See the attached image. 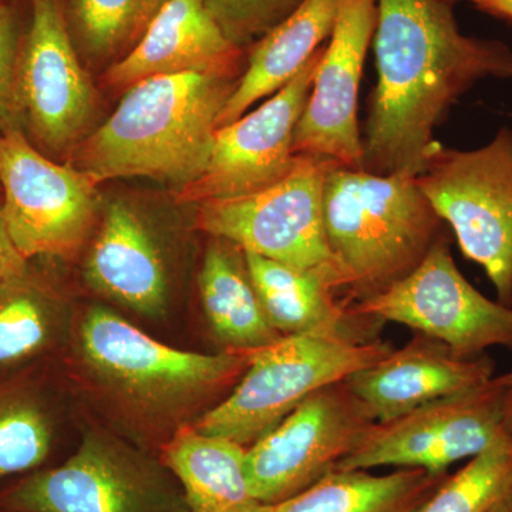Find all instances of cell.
<instances>
[{
  "label": "cell",
  "instance_id": "obj_1",
  "mask_svg": "<svg viewBox=\"0 0 512 512\" xmlns=\"http://www.w3.org/2000/svg\"><path fill=\"white\" fill-rule=\"evenodd\" d=\"M377 84L362 131L363 170L417 177L434 130L485 77L512 79V49L464 35L444 0H377Z\"/></svg>",
  "mask_w": 512,
  "mask_h": 512
},
{
  "label": "cell",
  "instance_id": "obj_2",
  "mask_svg": "<svg viewBox=\"0 0 512 512\" xmlns=\"http://www.w3.org/2000/svg\"><path fill=\"white\" fill-rule=\"evenodd\" d=\"M244 70L154 76L127 90L103 126L72 151L74 167L99 185L147 177L177 190L204 171L218 119Z\"/></svg>",
  "mask_w": 512,
  "mask_h": 512
},
{
  "label": "cell",
  "instance_id": "obj_3",
  "mask_svg": "<svg viewBox=\"0 0 512 512\" xmlns=\"http://www.w3.org/2000/svg\"><path fill=\"white\" fill-rule=\"evenodd\" d=\"M74 350L90 383L121 413L174 431L231 392L251 360L241 350L205 355L171 348L101 306L84 312Z\"/></svg>",
  "mask_w": 512,
  "mask_h": 512
},
{
  "label": "cell",
  "instance_id": "obj_4",
  "mask_svg": "<svg viewBox=\"0 0 512 512\" xmlns=\"http://www.w3.org/2000/svg\"><path fill=\"white\" fill-rule=\"evenodd\" d=\"M326 241L346 305L409 275L447 234L416 177L333 165L323 191Z\"/></svg>",
  "mask_w": 512,
  "mask_h": 512
},
{
  "label": "cell",
  "instance_id": "obj_5",
  "mask_svg": "<svg viewBox=\"0 0 512 512\" xmlns=\"http://www.w3.org/2000/svg\"><path fill=\"white\" fill-rule=\"evenodd\" d=\"M394 350L380 338L302 333L251 352L247 372L194 429L249 447L329 384L375 365Z\"/></svg>",
  "mask_w": 512,
  "mask_h": 512
},
{
  "label": "cell",
  "instance_id": "obj_6",
  "mask_svg": "<svg viewBox=\"0 0 512 512\" xmlns=\"http://www.w3.org/2000/svg\"><path fill=\"white\" fill-rule=\"evenodd\" d=\"M416 183L463 255L483 266L497 301L512 306V130L477 150L439 143Z\"/></svg>",
  "mask_w": 512,
  "mask_h": 512
},
{
  "label": "cell",
  "instance_id": "obj_7",
  "mask_svg": "<svg viewBox=\"0 0 512 512\" xmlns=\"http://www.w3.org/2000/svg\"><path fill=\"white\" fill-rule=\"evenodd\" d=\"M336 164L325 157L296 156L291 171L264 190L197 204L195 227L244 252L325 272L339 291L323 224L326 177Z\"/></svg>",
  "mask_w": 512,
  "mask_h": 512
},
{
  "label": "cell",
  "instance_id": "obj_8",
  "mask_svg": "<svg viewBox=\"0 0 512 512\" xmlns=\"http://www.w3.org/2000/svg\"><path fill=\"white\" fill-rule=\"evenodd\" d=\"M2 512H190L163 468L113 436L90 431L66 463L0 493Z\"/></svg>",
  "mask_w": 512,
  "mask_h": 512
},
{
  "label": "cell",
  "instance_id": "obj_9",
  "mask_svg": "<svg viewBox=\"0 0 512 512\" xmlns=\"http://www.w3.org/2000/svg\"><path fill=\"white\" fill-rule=\"evenodd\" d=\"M494 377L470 392L373 424L335 470L396 467L447 474L458 461L483 453L495 441L512 436V386Z\"/></svg>",
  "mask_w": 512,
  "mask_h": 512
},
{
  "label": "cell",
  "instance_id": "obj_10",
  "mask_svg": "<svg viewBox=\"0 0 512 512\" xmlns=\"http://www.w3.org/2000/svg\"><path fill=\"white\" fill-rule=\"evenodd\" d=\"M97 184L33 146L23 130L0 133V198L6 227L28 261L70 259L97 218Z\"/></svg>",
  "mask_w": 512,
  "mask_h": 512
},
{
  "label": "cell",
  "instance_id": "obj_11",
  "mask_svg": "<svg viewBox=\"0 0 512 512\" xmlns=\"http://www.w3.org/2000/svg\"><path fill=\"white\" fill-rule=\"evenodd\" d=\"M355 315L394 322L443 342L457 356L512 349V306L491 301L464 278L444 235L409 275L384 291L350 303Z\"/></svg>",
  "mask_w": 512,
  "mask_h": 512
},
{
  "label": "cell",
  "instance_id": "obj_12",
  "mask_svg": "<svg viewBox=\"0 0 512 512\" xmlns=\"http://www.w3.org/2000/svg\"><path fill=\"white\" fill-rule=\"evenodd\" d=\"M373 424L345 380L311 394L247 448L252 497L274 504L302 493L353 453Z\"/></svg>",
  "mask_w": 512,
  "mask_h": 512
},
{
  "label": "cell",
  "instance_id": "obj_13",
  "mask_svg": "<svg viewBox=\"0 0 512 512\" xmlns=\"http://www.w3.org/2000/svg\"><path fill=\"white\" fill-rule=\"evenodd\" d=\"M325 45L295 77L258 109L220 127L204 171L177 190L181 204L241 197L278 183L296 156L293 138Z\"/></svg>",
  "mask_w": 512,
  "mask_h": 512
},
{
  "label": "cell",
  "instance_id": "obj_14",
  "mask_svg": "<svg viewBox=\"0 0 512 512\" xmlns=\"http://www.w3.org/2000/svg\"><path fill=\"white\" fill-rule=\"evenodd\" d=\"M32 23L19 50L23 121L36 148L73 151L92 120L96 96L77 59L60 0H30Z\"/></svg>",
  "mask_w": 512,
  "mask_h": 512
},
{
  "label": "cell",
  "instance_id": "obj_15",
  "mask_svg": "<svg viewBox=\"0 0 512 512\" xmlns=\"http://www.w3.org/2000/svg\"><path fill=\"white\" fill-rule=\"evenodd\" d=\"M376 23L377 0H343L296 126L295 156L325 157L350 170H363L357 103Z\"/></svg>",
  "mask_w": 512,
  "mask_h": 512
},
{
  "label": "cell",
  "instance_id": "obj_16",
  "mask_svg": "<svg viewBox=\"0 0 512 512\" xmlns=\"http://www.w3.org/2000/svg\"><path fill=\"white\" fill-rule=\"evenodd\" d=\"M487 355L464 359L440 340L414 332L412 340L345 380L375 423L399 419L421 406L470 392L494 377Z\"/></svg>",
  "mask_w": 512,
  "mask_h": 512
},
{
  "label": "cell",
  "instance_id": "obj_17",
  "mask_svg": "<svg viewBox=\"0 0 512 512\" xmlns=\"http://www.w3.org/2000/svg\"><path fill=\"white\" fill-rule=\"evenodd\" d=\"M242 56L244 49L224 36L204 0H165L137 45L110 67L106 83L128 90L154 76L232 72L242 70Z\"/></svg>",
  "mask_w": 512,
  "mask_h": 512
},
{
  "label": "cell",
  "instance_id": "obj_18",
  "mask_svg": "<svg viewBox=\"0 0 512 512\" xmlns=\"http://www.w3.org/2000/svg\"><path fill=\"white\" fill-rule=\"evenodd\" d=\"M96 291L141 315L158 316L167 303L163 259L146 224L123 202L111 204L87 259Z\"/></svg>",
  "mask_w": 512,
  "mask_h": 512
},
{
  "label": "cell",
  "instance_id": "obj_19",
  "mask_svg": "<svg viewBox=\"0 0 512 512\" xmlns=\"http://www.w3.org/2000/svg\"><path fill=\"white\" fill-rule=\"evenodd\" d=\"M249 276L269 322L282 336L302 333H339L377 338V320L355 315L338 301L332 276L279 264L244 252Z\"/></svg>",
  "mask_w": 512,
  "mask_h": 512
},
{
  "label": "cell",
  "instance_id": "obj_20",
  "mask_svg": "<svg viewBox=\"0 0 512 512\" xmlns=\"http://www.w3.org/2000/svg\"><path fill=\"white\" fill-rule=\"evenodd\" d=\"M343 0H305L284 22L256 42L229 97L218 128L244 116L256 101L291 82L332 35Z\"/></svg>",
  "mask_w": 512,
  "mask_h": 512
},
{
  "label": "cell",
  "instance_id": "obj_21",
  "mask_svg": "<svg viewBox=\"0 0 512 512\" xmlns=\"http://www.w3.org/2000/svg\"><path fill=\"white\" fill-rule=\"evenodd\" d=\"M198 286L208 325L227 350L254 352L284 338L269 322L244 251L237 245L214 238L205 252Z\"/></svg>",
  "mask_w": 512,
  "mask_h": 512
},
{
  "label": "cell",
  "instance_id": "obj_22",
  "mask_svg": "<svg viewBox=\"0 0 512 512\" xmlns=\"http://www.w3.org/2000/svg\"><path fill=\"white\" fill-rule=\"evenodd\" d=\"M447 476L419 468H397L384 476L333 470L284 501L254 503L234 512H413Z\"/></svg>",
  "mask_w": 512,
  "mask_h": 512
},
{
  "label": "cell",
  "instance_id": "obj_23",
  "mask_svg": "<svg viewBox=\"0 0 512 512\" xmlns=\"http://www.w3.org/2000/svg\"><path fill=\"white\" fill-rule=\"evenodd\" d=\"M245 454L247 447L235 441L184 426L165 444L163 463L180 483L188 511L234 512L256 503Z\"/></svg>",
  "mask_w": 512,
  "mask_h": 512
},
{
  "label": "cell",
  "instance_id": "obj_24",
  "mask_svg": "<svg viewBox=\"0 0 512 512\" xmlns=\"http://www.w3.org/2000/svg\"><path fill=\"white\" fill-rule=\"evenodd\" d=\"M64 320L62 303L30 268L0 286V372L55 345Z\"/></svg>",
  "mask_w": 512,
  "mask_h": 512
},
{
  "label": "cell",
  "instance_id": "obj_25",
  "mask_svg": "<svg viewBox=\"0 0 512 512\" xmlns=\"http://www.w3.org/2000/svg\"><path fill=\"white\" fill-rule=\"evenodd\" d=\"M511 491L512 436H507L448 474L413 512H488Z\"/></svg>",
  "mask_w": 512,
  "mask_h": 512
},
{
  "label": "cell",
  "instance_id": "obj_26",
  "mask_svg": "<svg viewBox=\"0 0 512 512\" xmlns=\"http://www.w3.org/2000/svg\"><path fill=\"white\" fill-rule=\"evenodd\" d=\"M53 427L40 397L30 387H0V480L45 463Z\"/></svg>",
  "mask_w": 512,
  "mask_h": 512
},
{
  "label": "cell",
  "instance_id": "obj_27",
  "mask_svg": "<svg viewBox=\"0 0 512 512\" xmlns=\"http://www.w3.org/2000/svg\"><path fill=\"white\" fill-rule=\"evenodd\" d=\"M165 0H72L74 22L86 49L109 57L143 36Z\"/></svg>",
  "mask_w": 512,
  "mask_h": 512
},
{
  "label": "cell",
  "instance_id": "obj_28",
  "mask_svg": "<svg viewBox=\"0 0 512 512\" xmlns=\"http://www.w3.org/2000/svg\"><path fill=\"white\" fill-rule=\"evenodd\" d=\"M305 0H204L232 45L244 49L292 15Z\"/></svg>",
  "mask_w": 512,
  "mask_h": 512
},
{
  "label": "cell",
  "instance_id": "obj_29",
  "mask_svg": "<svg viewBox=\"0 0 512 512\" xmlns=\"http://www.w3.org/2000/svg\"><path fill=\"white\" fill-rule=\"evenodd\" d=\"M19 50L12 10L0 2V133L25 131L18 87Z\"/></svg>",
  "mask_w": 512,
  "mask_h": 512
},
{
  "label": "cell",
  "instance_id": "obj_30",
  "mask_svg": "<svg viewBox=\"0 0 512 512\" xmlns=\"http://www.w3.org/2000/svg\"><path fill=\"white\" fill-rule=\"evenodd\" d=\"M29 262L20 254L10 237L5 217H3L2 198H0V286L22 275L29 268Z\"/></svg>",
  "mask_w": 512,
  "mask_h": 512
},
{
  "label": "cell",
  "instance_id": "obj_31",
  "mask_svg": "<svg viewBox=\"0 0 512 512\" xmlns=\"http://www.w3.org/2000/svg\"><path fill=\"white\" fill-rule=\"evenodd\" d=\"M470 2L485 15L512 22V0H470Z\"/></svg>",
  "mask_w": 512,
  "mask_h": 512
},
{
  "label": "cell",
  "instance_id": "obj_32",
  "mask_svg": "<svg viewBox=\"0 0 512 512\" xmlns=\"http://www.w3.org/2000/svg\"><path fill=\"white\" fill-rule=\"evenodd\" d=\"M488 512H512V491L510 494L505 495L503 500L498 501Z\"/></svg>",
  "mask_w": 512,
  "mask_h": 512
},
{
  "label": "cell",
  "instance_id": "obj_33",
  "mask_svg": "<svg viewBox=\"0 0 512 512\" xmlns=\"http://www.w3.org/2000/svg\"><path fill=\"white\" fill-rule=\"evenodd\" d=\"M494 379L504 386H512V372L505 373L503 376H495Z\"/></svg>",
  "mask_w": 512,
  "mask_h": 512
},
{
  "label": "cell",
  "instance_id": "obj_34",
  "mask_svg": "<svg viewBox=\"0 0 512 512\" xmlns=\"http://www.w3.org/2000/svg\"><path fill=\"white\" fill-rule=\"evenodd\" d=\"M444 2L448 3L450 6H456L457 3L464 2V0H444Z\"/></svg>",
  "mask_w": 512,
  "mask_h": 512
}]
</instances>
